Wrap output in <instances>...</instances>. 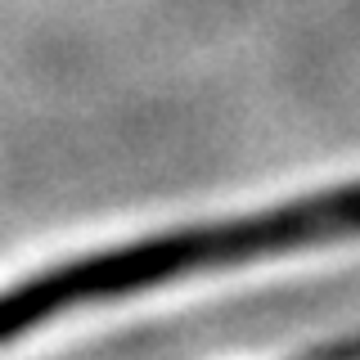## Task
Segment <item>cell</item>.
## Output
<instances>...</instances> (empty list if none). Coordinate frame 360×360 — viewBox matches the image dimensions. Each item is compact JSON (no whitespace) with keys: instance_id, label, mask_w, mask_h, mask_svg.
Listing matches in <instances>:
<instances>
[{"instance_id":"6da1fadb","label":"cell","mask_w":360,"mask_h":360,"mask_svg":"<svg viewBox=\"0 0 360 360\" xmlns=\"http://www.w3.org/2000/svg\"><path fill=\"white\" fill-rule=\"evenodd\" d=\"M342 239H360V180L279 202V207L266 212H248V217L234 221L180 225V230H162L135 243L99 248V252L37 270V275L18 279L0 292V347L45 329L54 315L77 307L122 302L135 297V292L162 288L172 279L252 266L266 262V257L342 243Z\"/></svg>"},{"instance_id":"7a4b0ae2","label":"cell","mask_w":360,"mask_h":360,"mask_svg":"<svg viewBox=\"0 0 360 360\" xmlns=\"http://www.w3.org/2000/svg\"><path fill=\"white\" fill-rule=\"evenodd\" d=\"M302 360H360V347H329V352H311Z\"/></svg>"}]
</instances>
